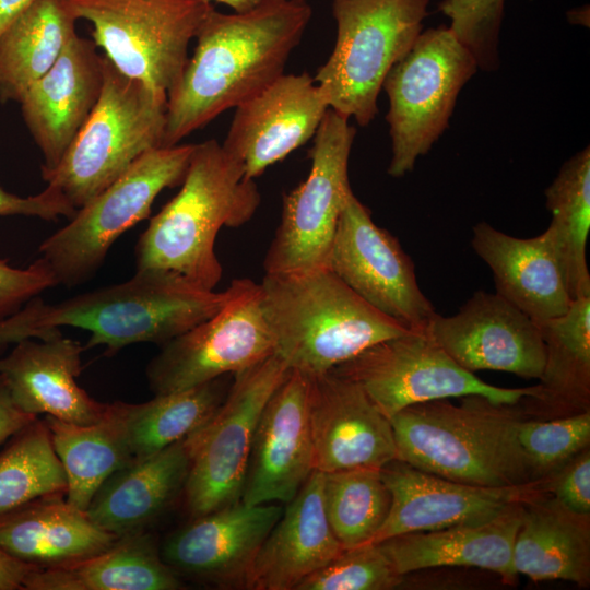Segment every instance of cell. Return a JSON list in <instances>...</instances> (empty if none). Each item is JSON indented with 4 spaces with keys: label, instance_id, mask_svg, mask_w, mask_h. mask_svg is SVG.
<instances>
[{
    "label": "cell",
    "instance_id": "cell-25",
    "mask_svg": "<svg viewBox=\"0 0 590 590\" xmlns=\"http://www.w3.org/2000/svg\"><path fill=\"white\" fill-rule=\"evenodd\" d=\"M523 505L515 504L486 521L404 533L379 544L401 576L428 568L474 567L515 583L512 550Z\"/></svg>",
    "mask_w": 590,
    "mask_h": 590
},
{
    "label": "cell",
    "instance_id": "cell-2",
    "mask_svg": "<svg viewBox=\"0 0 590 590\" xmlns=\"http://www.w3.org/2000/svg\"><path fill=\"white\" fill-rule=\"evenodd\" d=\"M180 186L139 237L135 267L172 271L214 290L223 271L215 253L216 236L222 227L249 222L260 192L214 139L196 144Z\"/></svg>",
    "mask_w": 590,
    "mask_h": 590
},
{
    "label": "cell",
    "instance_id": "cell-6",
    "mask_svg": "<svg viewBox=\"0 0 590 590\" xmlns=\"http://www.w3.org/2000/svg\"><path fill=\"white\" fill-rule=\"evenodd\" d=\"M167 95L121 73L103 56V87L56 168L42 173L78 210L143 153L163 146Z\"/></svg>",
    "mask_w": 590,
    "mask_h": 590
},
{
    "label": "cell",
    "instance_id": "cell-7",
    "mask_svg": "<svg viewBox=\"0 0 590 590\" xmlns=\"http://www.w3.org/2000/svg\"><path fill=\"white\" fill-rule=\"evenodd\" d=\"M429 0H332L335 44L314 80L329 108L361 127L378 113L390 69L411 49Z\"/></svg>",
    "mask_w": 590,
    "mask_h": 590
},
{
    "label": "cell",
    "instance_id": "cell-42",
    "mask_svg": "<svg viewBox=\"0 0 590 590\" xmlns=\"http://www.w3.org/2000/svg\"><path fill=\"white\" fill-rule=\"evenodd\" d=\"M547 492L565 508L590 515V448H586L547 476Z\"/></svg>",
    "mask_w": 590,
    "mask_h": 590
},
{
    "label": "cell",
    "instance_id": "cell-46",
    "mask_svg": "<svg viewBox=\"0 0 590 590\" xmlns=\"http://www.w3.org/2000/svg\"><path fill=\"white\" fill-rule=\"evenodd\" d=\"M38 567L22 562L0 547V590H24L27 578Z\"/></svg>",
    "mask_w": 590,
    "mask_h": 590
},
{
    "label": "cell",
    "instance_id": "cell-3",
    "mask_svg": "<svg viewBox=\"0 0 590 590\" xmlns=\"http://www.w3.org/2000/svg\"><path fill=\"white\" fill-rule=\"evenodd\" d=\"M259 285L274 354L290 369L309 377L411 332L367 304L328 268L266 273Z\"/></svg>",
    "mask_w": 590,
    "mask_h": 590
},
{
    "label": "cell",
    "instance_id": "cell-4",
    "mask_svg": "<svg viewBox=\"0 0 590 590\" xmlns=\"http://www.w3.org/2000/svg\"><path fill=\"white\" fill-rule=\"evenodd\" d=\"M517 405V404H515ZM468 396L416 403L390 418L397 459L452 481L488 487L534 480L517 440L523 412Z\"/></svg>",
    "mask_w": 590,
    "mask_h": 590
},
{
    "label": "cell",
    "instance_id": "cell-20",
    "mask_svg": "<svg viewBox=\"0 0 590 590\" xmlns=\"http://www.w3.org/2000/svg\"><path fill=\"white\" fill-rule=\"evenodd\" d=\"M309 377L288 369L258 420L240 500L291 502L314 471Z\"/></svg>",
    "mask_w": 590,
    "mask_h": 590
},
{
    "label": "cell",
    "instance_id": "cell-29",
    "mask_svg": "<svg viewBox=\"0 0 590 590\" xmlns=\"http://www.w3.org/2000/svg\"><path fill=\"white\" fill-rule=\"evenodd\" d=\"M517 575L535 581L590 585V515L570 511L548 493L523 505L512 550Z\"/></svg>",
    "mask_w": 590,
    "mask_h": 590
},
{
    "label": "cell",
    "instance_id": "cell-27",
    "mask_svg": "<svg viewBox=\"0 0 590 590\" xmlns=\"http://www.w3.org/2000/svg\"><path fill=\"white\" fill-rule=\"evenodd\" d=\"M190 463L187 436L113 473L85 512L95 524L117 538L143 531L184 488Z\"/></svg>",
    "mask_w": 590,
    "mask_h": 590
},
{
    "label": "cell",
    "instance_id": "cell-31",
    "mask_svg": "<svg viewBox=\"0 0 590 590\" xmlns=\"http://www.w3.org/2000/svg\"><path fill=\"white\" fill-rule=\"evenodd\" d=\"M69 0H35L0 32V102L20 103L78 35Z\"/></svg>",
    "mask_w": 590,
    "mask_h": 590
},
{
    "label": "cell",
    "instance_id": "cell-34",
    "mask_svg": "<svg viewBox=\"0 0 590 590\" xmlns=\"http://www.w3.org/2000/svg\"><path fill=\"white\" fill-rule=\"evenodd\" d=\"M546 228L573 300L590 296L586 247L590 229V149L571 156L545 190Z\"/></svg>",
    "mask_w": 590,
    "mask_h": 590
},
{
    "label": "cell",
    "instance_id": "cell-37",
    "mask_svg": "<svg viewBox=\"0 0 590 590\" xmlns=\"http://www.w3.org/2000/svg\"><path fill=\"white\" fill-rule=\"evenodd\" d=\"M322 492L327 519L343 548L369 543L391 504L380 469L375 468L323 473Z\"/></svg>",
    "mask_w": 590,
    "mask_h": 590
},
{
    "label": "cell",
    "instance_id": "cell-18",
    "mask_svg": "<svg viewBox=\"0 0 590 590\" xmlns=\"http://www.w3.org/2000/svg\"><path fill=\"white\" fill-rule=\"evenodd\" d=\"M328 109L312 76L283 73L235 107L222 146L245 177L255 179L314 138Z\"/></svg>",
    "mask_w": 590,
    "mask_h": 590
},
{
    "label": "cell",
    "instance_id": "cell-12",
    "mask_svg": "<svg viewBox=\"0 0 590 590\" xmlns=\"http://www.w3.org/2000/svg\"><path fill=\"white\" fill-rule=\"evenodd\" d=\"M288 369L273 354L235 374L214 414L188 435L191 463L182 489L192 519L240 500L258 420Z\"/></svg>",
    "mask_w": 590,
    "mask_h": 590
},
{
    "label": "cell",
    "instance_id": "cell-5",
    "mask_svg": "<svg viewBox=\"0 0 590 590\" xmlns=\"http://www.w3.org/2000/svg\"><path fill=\"white\" fill-rule=\"evenodd\" d=\"M162 269H140L126 282L47 306V323L86 330V349L105 346L113 355L141 342L164 345L216 314L231 298Z\"/></svg>",
    "mask_w": 590,
    "mask_h": 590
},
{
    "label": "cell",
    "instance_id": "cell-48",
    "mask_svg": "<svg viewBox=\"0 0 590 590\" xmlns=\"http://www.w3.org/2000/svg\"><path fill=\"white\" fill-rule=\"evenodd\" d=\"M204 1L210 2V3L212 2L222 3L233 9L234 12L243 13V12L253 10L269 3L279 2L283 0H204Z\"/></svg>",
    "mask_w": 590,
    "mask_h": 590
},
{
    "label": "cell",
    "instance_id": "cell-30",
    "mask_svg": "<svg viewBox=\"0 0 590 590\" xmlns=\"http://www.w3.org/2000/svg\"><path fill=\"white\" fill-rule=\"evenodd\" d=\"M177 573L143 531L118 538L108 550L69 565L38 568L24 590H177Z\"/></svg>",
    "mask_w": 590,
    "mask_h": 590
},
{
    "label": "cell",
    "instance_id": "cell-39",
    "mask_svg": "<svg viewBox=\"0 0 590 590\" xmlns=\"http://www.w3.org/2000/svg\"><path fill=\"white\" fill-rule=\"evenodd\" d=\"M403 577L379 543H365L343 548L295 590H390L401 585Z\"/></svg>",
    "mask_w": 590,
    "mask_h": 590
},
{
    "label": "cell",
    "instance_id": "cell-21",
    "mask_svg": "<svg viewBox=\"0 0 590 590\" xmlns=\"http://www.w3.org/2000/svg\"><path fill=\"white\" fill-rule=\"evenodd\" d=\"M309 380L314 470L381 469L397 459L390 420L357 384L331 370Z\"/></svg>",
    "mask_w": 590,
    "mask_h": 590
},
{
    "label": "cell",
    "instance_id": "cell-45",
    "mask_svg": "<svg viewBox=\"0 0 590 590\" xmlns=\"http://www.w3.org/2000/svg\"><path fill=\"white\" fill-rule=\"evenodd\" d=\"M36 417L23 412L14 404L0 376V444L12 437Z\"/></svg>",
    "mask_w": 590,
    "mask_h": 590
},
{
    "label": "cell",
    "instance_id": "cell-35",
    "mask_svg": "<svg viewBox=\"0 0 590 590\" xmlns=\"http://www.w3.org/2000/svg\"><path fill=\"white\" fill-rule=\"evenodd\" d=\"M54 449L67 475L66 502L86 511L102 484L132 462L128 448L107 412L101 421L79 425L46 416Z\"/></svg>",
    "mask_w": 590,
    "mask_h": 590
},
{
    "label": "cell",
    "instance_id": "cell-16",
    "mask_svg": "<svg viewBox=\"0 0 590 590\" xmlns=\"http://www.w3.org/2000/svg\"><path fill=\"white\" fill-rule=\"evenodd\" d=\"M389 512L369 543L396 535L489 520L508 507L547 492V477L518 486L488 487L452 481L400 460L380 469Z\"/></svg>",
    "mask_w": 590,
    "mask_h": 590
},
{
    "label": "cell",
    "instance_id": "cell-40",
    "mask_svg": "<svg viewBox=\"0 0 590 590\" xmlns=\"http://www.w3.org/2000/svg\"><path fill=\"white\" fill-rule=\"evenodd\" d=\"M505 0H442L438 10L451 21L449 28L472 52L477 67H499V32Z\"/></svg>",
    "mask_w": 590,
    "mask_h": 590
},
{
    "label": "cell",
    "instance_id": "cell-47",
    "mask_svg": "<svg viewBox=\"0 0 590 590\" xmlns=\"http://www.w3.org/2000/svg\"><path fill=\"white\" fill-rule=\"evenodd\" d=\"M35 0H0V32Z\"/></svg>",
    "mask_w": 590,
    "mask_h": 590
},
{
    "label": "cell",
    "instance_id": "cell-10",
    "mask_svg": "<svg viewBox=\"0 0 590 590\" xmlns=\"http://www.w3.org/2000/svg\"><path fill=\"white\" fill-rule=\"evenodd\" d=\"M93 42L125 75L168 94L188 62V47L209 11L204 0H69Z\"/></svg>",
    "mask_w": 590,
    "mask_h": 590
},
{
    "label": "cell",
    "instance_id": "cell-32",
    "mask_svg": "<svg viewBox=\"0 0 590 590\" xmlns=\"http://www.w3.org/2000/svg\"><path fill=\"white\" fill-rule=\"evenodd\" d=\"M227 376L188 389L155 394L143 403H107V412L121 434L132 462L167 448L203 425L226 397L231 386Z\"/></svg>",
    "mask_w": 590,
    "mask_h": 590
},
{
    "label": "cell",
    "instance_id": "cell-22",
    "mask_svg": "<svg viewBox=\"0 0 590 590\" xmlns=\"http://www.w3.org/2000/svg\"><path fill=\"white\" fill-rule=\"evenodd\" d=\"M103 87V56L76 35L55 64L22 97L23 120L44 156L42 173L58 166L95 107Z\"/></svg>",
    "mask_w": 590,
    "mask_h": 590
},
{
    "label": "cell",
    "instance_id": "cell-33",
    "mask_svg": "<svg viewBox=\"0 0 590 590\" xmlns=\"http://www.w3.org/2000/svg\"><path fill=\"white\" fill-rule=\"evenodd\" d=\"M546 350L538 397L530 405L560 415L589 410L590 296L562 316L538 323Z\"/></svg>",
    "mask_w": 590,
    "mask_h": 590
},
{
    "label": "cell",
    "instance_id": "cell-24",
    "mask_svg": "<svg viewBox=\"0 0 590 590\" xmlns=\"http://www.w3.org/2000/svg\"><path fill=\"white\" fill-rule=\"evenodd\" d=\"M472 232L471 245L491 268L499 296L536 323L569 309L573 299L547 229L518 238L480 222Z\"/></svg>",
    "mask_w": 590,
    "mask_h": 590
},
{
    "label": "cell",
    "instance_id": "cell-15",
    "mask_svg": "<svg viewBox=\"0 0 590 590\" xmlns=\"http://www.w3.org/2000/svg\"><path fill=\"white\" fill-rule=\"evenodd\" d=\"M327 268L371 307L425 332L436 311L421 291L412 259L353 193L333 236Z\"/></svg>",
    "mask_w": 590,
    "mask_h": 590
},
{
    "label": "cell",
    "instance_id": "cell-49",
    "mask_svg": "<svg viewBox=\"0 0 590 590\" xmlns=\"http://www.w3.org/2000/svg\"><path fill=\"white\" fill-rule=\"evenodd\" d=\"M295 1L307 2L308 0H295Z\"/></svg>",
    "mask_w": 590,
    "mask_h": 590
},
{
    "label": "cell",
    "instance_id": "cell-28",
    "mask_svg": "<svg viewBox=\"0 0 590 590\" xmlns=\"http://www.w3.org/2000/svg\"><path fill=\"white\" fill-rule=\"evenodd\" d=\"M64 497L31 502L0 517V547L38 568L76 563L111 547L118 538Z\"/></svg>",
    "mask_w": 590,
    "mask_h": 590
},
{
    "label": "cell",
    "instance_id": "cell-13",
    "mask_svg": "<svg viewBox=\"0 0 590 590\" xmlns=\"http://www.w3.org/2000/svg\"><path fill=\"white\" fill-rule=\"evenodd\" d=\"M331 371L357 384L390 420L406 406L437 399L480 396L515 405L538 396V386H492L456 363L425 332L381 341Z\"/></svg>",
    "mask_w": 590,
    "mask_h": 590
},
{
    "label": "cell",
    "instance_id": "cell-43",
    "mask_svg": "<svg viewBox=\"0 0 590 590\" xmlns=\"http://www.w3.org/2000/svg\"><path fill=\"white\" fill-rule=\"evenodd\" d=\"M75 212L76 209L56 187L47 185L38 194L20 197L0 186V216L23 215L48 221L66 216L70 220Z\"/></svg>",
    "mask_w": 590,
    "mask_h": 590
},
{
    "label": "cell",
    "instance_id": "cell-1",
    "mask_svg": "<svg viewBox=\"0 0 590 590\" xmlns=\"http://www.w3.org/2000/svg\"><path fill=\"white\" fill-rule=\"evenodd\" d=\"M307 2L283 0L243 13L212 8L193 55L167 94L163 146L178 144L284 73L311 19Z\"/></svg>",
    "mask_w": 590,
    "mask_h": 590
},
{
    "label": "cell",
    "instance_id": "cell-44",
    "mask_svg": "<svg viewBox=\"0 0 590 590\" xmlns=\"http://www.w3.org/2000/svg\"><path fill=\"white\" fill-rule=\"evenodd\" d=\"M47 306L35 297L19 312L0 320V349L28 338L47 340L60 335L59 328L47 323Z\"/></svg>",
    "mask_w": 590,
    "mask_h": 590
},
{
    "label": "cell",
    "instance_id": "cell-36",
    "mask_svg": "<svg viewBox=\"0 0 590 590\" xmlns=\"http://www.w3.org/2000/svg\"><path fill=\"white\" fill-rule=\"evenodd\" d=\"M67 486L49 429L36 417L0 452V517L40 498L66 497Z\"/></svg>",
    "mask_w": 590,
    "mask_h": 590
},
{
    "label": "cell",
    "instance_id": "cell-41",
    "mask_svg": "<svg viewBox=\"0 0 590 590\" xmlns=\"http://www.w3.org/2000/svg\"><path fill=\"white\" fill-rule=\"evenodd\" d=\"M58 285L49 264L36 259L27 268L10 267L0 259V320L19 312L28 302L44 291Z\"/></svg>",
    "mask_w": 590,
    "mask_h": 590
},
{
    "label": "cell",
    "instance_id": "cell-9",
    "mask_svg": "<svg viewBox=\"0 0 590 590\" xmlns=\"http://www.w3.org/2000/svg\"><path fill=\"white\" fill-rule=\"evenodd\" d=\"M477 69L472 52L444 25L422 31L390 69L382 84L389 98L390 176L412 172L416 160L430 150Z\"/></svg>",
    "mask_w": 590,
    "mask_h": 590
},
{
    "label": "cell",
    "instance_id": "cell-14",
    "mask_svg": "<svg viewBox=\"0 0 590 590\" xmlns=\"http://www.w3.org/2000/svg\"><path fill=\"white\" fill-rule=\"evenodd\" d=\"M233 294L212 317L165 343L146 367L152 391L163 394L235 375L274 354L260 285L235 279Z\"/></svg>",
    "mask_w": 590,
    "mask_h": 590
},
{
    "label": "cell",
    "instance_id": "cell-17",
    "mask_svg": "<svg viewBox=\"0 0 590 590\" xmlns=\"http://www.w3.org/2000/svg\"><path fill=\"white\" fill-rule=\"evenodd\" d=\"M425 333L468 371L543 375L546 350L538 323L497 293L475 292L453 316L436 312Z\"/></svg>",
    "mask_w": 590,
    "mask_h": 590
},
{
    "label": "cell",
    "instance_id": "cell-23",
    "mask_svg": "<svg viewBox=\"0 0 590 590\" xmlns=\"http://www.w3.org/2000/svg\"><path fill=\"white\" fill-rule=\"evenodd\" d=\"M83 350L61 334L14 343L0 359V376L14 404L35 416L46 414L79 425L101 421L107 403L93 399L76 382Z\"/></svg>",
    "mask_w": 590,
    "mask_h": 590
},
{
    "label": "cell",
    "instance_id": "cell-11",
    "mask_svg": "<svg viewBox=\"0 0 590 590\" xmlns=\"http://www.w3.org/2000/svg\"><path fill=\"white\" fill-rule=\"evenodd\" d=\"M355 133L347 118L328 109L314 135L306 179L283 198L281 222L263 261L266 273L327 268L340 215L353 194L349 160Z\"/></svg>",
    "mask_w": 590,
    "mask_h": 590
},
{
    "label": "cell",
    "instance_id": "cell-26",
    "mask_svg": "<svg viewBox=\"0 0 590 590\" xmlns=\"http://www.w3.org/2000/svg\"><path fill=\"white\" fill-rule=\"evenodd\" d=\"M323 473L314 470L264 540L251 590H295L343 550L323 506Z\"/></svg>",
    "mask_w": 590,
    "mask_h": 590
},
{
    "label": "cell",
    "instance_id": "cell-19",
    "mask_svg": "<svg viewBox=\"0 0 590 590\" xmlns=\"http://www.w3.org/2000/svg\"><path fill=\"white\" fill-rule=\"evenodd\" d=\"M283 509L241 500L193 518L164 544L161 556L182 573L223 589H250L257 555Z\"/></svg>",
    "mask_w": 590,
    "mask_h": 590
},
{
    "label": "cell",
    "instance_id": "cell-8",
    "mask_svg": "<svg viewBox=\"0 0 590 590\" xmlns=\"http://www.w3.org/2000/svg\"><path fill=\"white\" fill-rule=\"evenodd\" d=\"M196 144L160 146L143 153L117 179L76 210L69 223L39 246L58 284L68 287L91 279L113 244L146 219L156 197L180 186Z\"/></svg>",
    "mask_w": 590,
    "mask_h": 590
},
{
    "label": "cell",
    "instance_id": "cell-38",
    "mask_svg": "<svg viewBox=\"0 0 590 590\" xmlns=\"http://www.w3.org/2000/svg\"><path fill=\"white\" fill-rule=\"evenodd\" d=\"M517 423V440L534 480L550 476L590 445V410Z\"/></svg>",
    "mask_w": 590,
    "mask_h": 590
}]
</instances>
